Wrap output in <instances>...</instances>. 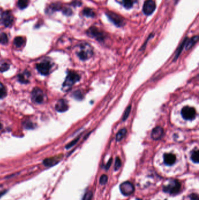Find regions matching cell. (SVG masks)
<instances>
[{"instance_id":"cell-1","label":"cell","mask_w":199,"mask_h":200,"mask_svg":"<svg viewBox=\"0 0 199 200\" xmlns=\"http://www.w3.org/2000/svg\"><path fill=\"white\" fill-rule=\"evenodd\" d=\"M77 54L81 60H87L93 57V47L88 43H81L77 46Z\"/></svg>"},{"instance_id":"cell-2","label":"cell","mask_w":199,"mask_h":200,"mask_svg":"<svg viewBox=\"0 0 199 200\" xmlns=\"http://www.w3.org/2000/svg\"><path fill=\"white\" fill-rule=\"evenodd\" d=\"M80 78L78 73L74 72H68L63 84V90L64 91H67L75 83L80 80Z\"/></svg>"},{"instance_id":"cell-3","label":"cell","mask_w":199,"mask_h":200,"mask_svg":"<svg viewBox=\"0 0 199 200\" xmlns=\"http://www.w3.org/2000/svg\"><path fill=\"white\" fill-rule=\"evenodd\" d=\"M181 188V184L177 180H172L166 186L163 187V190L165 193L172 195L177 194L179 193Z\"/></svg>"},{"instance_id":"cell-4","label":"cell","mask_w":199,"mask_h":200,"mask_svg":"<svg viewBox=\"0 0 199 200\" xmlns=\"http://www.w3.org/2000/svg\"><path fill=\"white\" fill-rule=\"evenodd\" d=\"M86 33L88 36L95 38L96 40L100 42L103 41L105 38V33L100 29L98 28L97 27H91L88 29Z\"/></svg>"},{"instance_id":"cell-5","label":"cell","mask_w":199,"mask_h":200,"mask_svg":"<svg viewBox=\"0 0 199 200\" xmlns=\"http://www.w3.org/2000/svg\"><path fill=\"white\" fill-rule=\"evenodd\" d=\"M181 115L186 120H193L196 118V111L194 108L186 106L182 108Z\"/></svg>"},{"instance_id":"cell-6","label":"cell","mask_w":199,"mask_h":200,"mask_svg":"<svg viewBox=\"0 0 199 200\" xmlns=\"http://www.w3.org/2000/svg\"><path fill=\"white\" fill-rule=\"evenodd\" d=\"M106 14L110 21L112 22L117 27H121L125 24L123 18L121 17L120 15L114 13L113 12H107Z\"/></svg>"},{"instance_id":"cell-7","label":"cell","mask_w":199,"mask_h":200,"mask_svg":"<svg viewBox=\"0 0 199 200\" xmlns=\"http://www.w3.org/2000/svg\"><path fill=\"white\" fill-rule=\"evenodd\" d=\"M156 8V4L154 0H146L144 4L142 11L147 15L152 14Z\"/></svg>"},{"instance_id":"cell-8","label":"cell","mask_w":199,"mask_h":200,"mask_svg":"<svg viewBox=\"0 0 199 200\" xmlns=\"http://www.w3.org/2000/svg\"><path fill=\"white\" fill-rule=\"evenodd\" d=\"M120 190L121 193L125 196H128L132 194L134 191V187L133 184L129 182L126 181L123 183L120 186Z\"/></svg>"},{"instance_id":"cell-9","label":"cell","mask_w":199,"mask_h":200,"mask_svg":"<svg viewBox=\"0 0 199 200\" xmlns=\"http://www.w3.org/2000/svg\"><path fill=\"white\" fill-rule=\"evenodd\" d=\"M51 65L48 61H43L36 65V68L38 72L43 75H47L49 73Z\"/></svg>"},{"instance_id":"cell-10","label":"cell","mask_w":199,"mask_h":200,"mask_svg":"<svg viewBox=\"0 0 199 200\" xmlns=\"http://www.w3.org/2000/svg\"><path fill=\"white\" fill-rule=\"evenodd\" d=\"M32 98L36 103H42L44 98L43 91L39 88H35L32 92Z\"/></svg>"},{"instance_id":"cell-11","label":"cell","mask_w":199,"mask_h":200,"mask_svg":"<svg viewBox=\"0 0 199 200\" xmlns=\"http://www.w3.org/2000/svg\"><path fill=\"white\" fill-rule=\"evenodd\" d=\"M2 23L6 27H10L14 22V17L9 11H6L2 14Z\"/></svg>"},{"instance_id":"cell-12","label":"cell","mask_w":199,"mask_h":200,"mask_svg":"<svg viewBox=\"0 0 199 200\" xmlns=\"http://www.w3.org/2000/svg\"><path fill=\"white\" fill-rule=\"evenodd\" d=\"M63 158V155L47 158L44 160L43 164L46 167H51L57 164Z\"/></svg>"},{"instance_id":"cell-13","label":"cell","mask_w":199,"mask_h":200,"mask_svg":"<svg viewBox=\"0 0 199 200\" xmlns=\"http://www.w3.org/2000/svg\"><path fill=\"white\" fill-rule=\"evenodd\" d=\"M164 134V129L161 127H156L152 129L151 137L154 141H158L161 139Z\"/></svg>"},{"instance_id":"cell-14","label":"cell","mask_w":199,"mask_h":200,"mask_svg":"<svg viewBox=\"0 0 199 200\" xmlns=\"http://www.w3.org/2000/svg\"><path fill=\"white\" fill-rule=\"evenodd\" d=\"M176 160V156L173 153H165L164 155V162L167 166H172L175 164Z\"/></svg>"},{"instance_id":"cell-15","label":"cell","mask_w":199,"mask_h":200,"mask_svg":"<svg viewBox=\"0 0 199 200\" xmlns=\"http://www.w3.org/2000/svg\"><path fill=\"white\" fill-rule=\"evenodd\" d=\"M68 108V105L66 101L64 100H58L56 105V109L58 112H64Z\"/></svg>"},{"instance_id":"cell-16","label":"cell","mask_w":199,"mask_h":200,"mask_svg":"<svg viewBox=\"0 0 199 200\" xmlns=\"http://www.w3.org/2000/svg\"><path fill=\"white\" fill-rule=\"evenodd\" d=\"M126 9H130L133 7L137 0H116Z\"/></svg>"},{"instance_id":"cell-17","label":"cell","mask_w":199,"mask_h":200,"mask_svg":"<svg viewBox=\"0 0 199 200\" xmlns=\"http://www.w3.org/2000/svg\"><path fill=\"white\" fill-rule=\"evenodd\" d=\"M198 40H199L198 36H193L188 42L187 41V42L186 43V50L190 49L197 42Z\"/></svg>"},{"instance_id":"cell-18","label":"cell","mask_w":199,"mask_h":200,"mask_svg":"<svg viewBox=\"0 0 199 200\" xmlns=\"http://www.w3.org/2000/svg\"><path fill=\"white\" fill-rule=\"evenodd\" d=\"M127 134V129L126 128L121 129L118 131L116 135V140L117 142H120L124 138Z\"/></svg>"},{"instance_id":"cell-19","label":"cell","mask_w":199,"mask_h":200,"mask_svg":"<svg viewBox=\"0 0 199 200\" xmlns=\"http://www.w3.org/2000/svg\"><path fill=\"white\" fill-rule=\"evenodd\" d=\"M187 38H185V39H184V41H183V42L181 43V45H180L179 48H178V50H177V52H176V53L175 56L174 57V60H173V61L176 60L178 59V57H179V56L180 55V54H181L182 50L183 49V48H184V47H185V45H186V43L187 42Z\"/></svg>"},{"instance_id":"cell-20","label":"cell","mask_w":199,"mask_h":200,"mask_svg":"<svg viewBox=\"0 0 199 200\" xmlns=\"http://www.w3.org/2000/svg\"><path fill=\"white\" fill-rule=\"evenodd\" d=\"M24 43H25V40H24L23 38H22V36L16 37L14 41V44L15 46L17 48L21 47L23 45Z\"/></svg>"},{"instance_id":"cell-21","label":"cell","mask_w":199,"mask_h":200,"mask_svg":"<svg viewBox=\"0 0 199 200\" xmlns=\"http://www.w3.org/2000/svg\"><path fill=\"white\" fill-rule=\"evenodd\" d=\"M199 150L197 149L193 150L191 155V159L195 163H198L199 161Z\"/></svg>"},{"instance_id":"cell-22","label":"cell","mask_w":199,"mask_h":200,"mask_svg":"<svg viewBox=\"0 0 199 200\" xmlns=\"http://www.w3.org/2000/svg\"><path fill=\"white\" fill-rule=\"evenodd\" d=\"M82 14L84 15H85L86 16H88V17H94L95 15V14L93 12V9L91 8H85L82 11Z\"/></svg>"},{"instance_id":"cell-23","label":"cell","mask_w":199,"mask_h":200,"mask_svg":"<svg viewBox=\"0 0 199 200\" xmlns=\"http://www.w3.org/2000/svg\"><path fill=\"white\" fill-rule=\"evenodd\" d=\"M18 80L19 81L22 83H28L29 82L28 79V75L26 74V73H23V74H19L18 76Z\"/></svg>"},{"instance_id":"cell-24","label":"cell","mask_w":199,"mask_h":200,"mask_svg":"<svg viewBox=\"0 0 199 200\" xmlns=\"http://www.w3.org/2000/svg\"><path fill=\"white\" fill-rule=\"evenodd\" d=\"M29 0H18V6L20 9H25L28 6Z\"/></svg>"},{"instance_id":"cell-25","label":"cell","mask_w":199,"mask_h":200,"mask_svg":"<svg viewBox=\"0 0 199 200\" xmlns=\"http://www.w3.org/2000/svg\"><path fill=\"white\" fill-rule=\"evenodd\" d=\"M131 105H128V107L126 108V110L124 112L123 117H122V121H126L128 118V116H129L130 113L131 112Z\"/></svg>"},{"instance_id":"cell-26","label":"cell","mask_w":199,"mask_h":200,"mask_svg":"<svg viewBox=\"0 0 199 200\" xmlns=\"http://www.w3.org/2000/svg\"><path fill=\"white\" fill-rule=\"evenodd\" d=\"M8 42V38L7 35L5 33L0 34V43L5 45Z\"/></svg>"},{"instance_id":"cell-27","label":"cell","mask_w":199,"mask_h":200,"mask_svg":"<svg viewBox=\"0 0 199 200\" xmlns=\"http://www.w3.org/2000/svg\"><path fill=\"white\" fill-rule=\"evenodd\" d=\"M6 94H7V91L5 87L2 85V83H0V99L6 96Z\"/></svg>"},{"instance_id":"cell-28","label":"cell","mask_w":199,"mask_h":200,"mask_svg":"<svg viewBox=\"0 0 199 200\" xmlns=\"http://www.w3.org/2000/svg\"><path fill=\"white\" fill-rule=\"evenodd\" d=\"M121 166V161L119 157H116L115 160V164H114V170L117 171L120 167Z\"/></svg>"},{"instance_id":"cell-29","label":"cell","mask_w":199,"mask_h":200,"mask_svg":"<svg viewBox=\"0 0 199 200\" xmlns=\"http://www.w3.org/2000/svg\"><path fill=\"white\" fill-rule=\"evenodd\" d=\"M72 95H73V97H74V98H75L77 100H81L83 98L82 94L79 90L75 91L74 93H73Z\"/></svg>"},{"instance_id":"cell-30","label":"cell","mask_w":199,"mask_h":200,"mask_svg":"<svg viewBox=\"0 0 199 200\" xmlns=\"http://www.w3.org/2000/svg\"><path fill=\"white\" fill-rule=\"evenodd\" d=\"M9 68V65L7 63H3L0 64V72H4L8 70Z\"/></svg>"},{"instance_id":"cell-31","label":"cell","mask_w":199,"mask_h":200,"mask_svg":"<svg viewBox=\"0 0 199 200\" xmlns=\"http://www.w3.org/2000/svg\"><path fill=\"white\" fill-rule=\"evenodd\" d=\"M107 180H108V178H107V176L106 175H105V174L102 175L100 178V184H102V185L105 184L106 183L107 181Z\"/></svg>"},{"instance_id":"cell-32","label":"cell","mask_w":199,"mask_h":200,"mask_svg":"<svg viewBox=\"0 0 199 200\" xmlns=\"http://www.w3.org/2000/svg\"><path fill=\"white\" fill-rule=\"evenodd\" d=\"M79 138H80V136H78V138H77V139H74V141H72V142H71L70 143H68L67 146H66V148L67 149H69V148H71V147H72L73 146H74L76 143H77V142H78V141H79Z\"/></svg>"},{"instance_id":"cell-33","label":"cell","mask_w":199,"mask_h":200,"mask_svg":"<svg viewBox=\"0 0 199 200\" xmlns=\"http://www.w3.org/2000/svg\"><path fill=\"white\" fill-rule=\"evenodd\" d=\"M92 197H93V193L91 191H88L84 195L82 200H91Z\"/></svg>"},{"instance_id":"cell-34","label":"cell","mask_w":199,"mask_h":200,"mask_svg":"<svg viewBox=\"0 0 199 200\" xmlns=\"http://www.w3.org/2000/svg\"><path fill=\"white\" fill-rule=\"evenodd\" d=\"M24 125L25 127V128L28 129H30L32 128H33V123L30 122H25L24 123Z\"/></svg>"},{"instance_id":"cell-35","label":"cell","mask_w":199,"mask_h":200,"mask_svg":"<svg viewBox=\"0 0 199 200\" xmlns=\"http://www.w3.org/2000/svg\"><path fill=\"white\" fill-rule=\"evenodd\" d=\"M112 159L111 158L110 159H109V160L108 161V162L107 163L106 165L105 166V168H106V170H108L109 169V167H110V165L112 164Z\"/></svg>"},{"instance_id":"cell-36","label":"cell","mask_w":199,"mask_h":200,"mask_svg":"<svg viewBox=\"0 0 199 200\" xmlns=\"http://www.w3.org/2000/svg\"><path fill=\"white\" fill-rule=\"evenodd\" d=\"M64 13L66 15L71 14V11L69 9H65L64 11Z\"/></svg>"},{"instance_id":"cell-37","label":"cell","mask_w":199,"mask_h":200,"mask_svg":"<svg viewBox=\"0 0 199 200\" xmlns=\"http://www.w3.org/2000/svg\"><path fill=\"white\" fill-rule=\"evenodd\" d=\"M4 194H5V192H4V191H0V197H1L2 195H3Z\"/></svg>"}]
</instances>
